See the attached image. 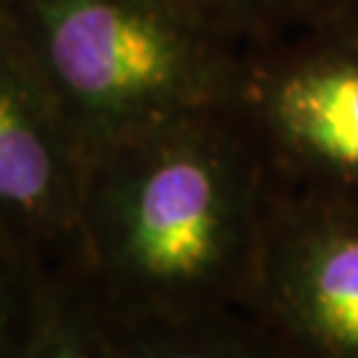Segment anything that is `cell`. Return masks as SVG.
I'll return each mask as SVG.
<instances>
[{"instance_id":"obj_1","label":"cell","mask_w":358,"mask_h":358,"mask_svg":"<svg viewBox=\"0 0 358 358\" xmlns=\"http://www.w3.org/2000/svg\"><path fill=\"white\" fill-rule=\"evenodd\" d=\"M215 109V106H213ZM213 109L83 162L75 271L112 321L217 284L236 244V167Z\"/></svg>"},{"instance_id":"obj_4","label":"cell","mask_w":358,"mask_h":358,"mask_svg":"<svg viewBox=\"0 0 358 358\" xmlns=\"http://www.w3.org/2000/svg\"><path fill=\"white\" fill-rule=\"evenodd\" d=\"M268 112L308 152L358 173V62L282 77L268 93Z\"/></svg>"},{"instance_id":"obj_5","label":"cell","mask_w":358,"mask_h":358,"mask_svg":"<svg viewBox=\"0 0 358 358\" xmlns=\"http://www.w3.org/2000/svg\"><path fill=\"white\" fill-rule=\"evenodd\" d=\"M19 358H130L72 263L51 266Z\"/></svg>"},{"instance_id":"obj_7","label":"cell","mask_w":358,"mask_h":358,"mask_svg":"<svg viewBox=\"0 0 358 358\" xmlns=\"http://www.w3.org/2000/svg\"><path fill=\"white\" fill-rule=\"evenodd\" d=\"M48 263L0 231V358H19L35 324Z\"/></svg>"},{"instance_id":"obj_6","label":"cell","mask_w":358,"mask_h":358,"mask_svg":"<svg viewBox=\"0 0 358 358\" xmlns=\"http://www.w3.org/2000/svg\"><path fill=\"white\" fill-rule=\"evenodd\" d=\"M306 297L321 332L358 353V236L321 244L308 266Z\"/></svg>"},{"instance_id":"obj_9","label":"cell","mask_w":358,"mask_h":358,"mask_svg":"<svg viewBox=\"0 0 358 358\" xmlns=\"http://www.w3.org/2000/svg\"><path fill=\"white\" fill-rule=\"evenodd\" d=\"M183 6H189L192 11H196L199 16H205L213 27H217L223 19H231L236 13H242L244 8L255 6L257 0H178Z\"/></svg>"},{"instance_id":"obj_8","label":"cell","mask_w":358,"mask_h":358,"mask_svg":"<svg viewBox=\"0 0 358 358\" xmlns=\"http://www.w3.org/2000/svg\"><path fill=\"white\" fill-rule=\"evenodd\" d=\"M115 327L130 358H236L234 353L223 350L217 343H210L205 337H189L180 332L143 334L141 329L128 332L120 324Z\"/></svg>"},{"instance_id":"obj_3","label":"cell","mask_w":358,"mask_h":358,"mask_svg":"<svg viewBox=\"0 0 358 358\" xmlns=\"http://www.w3.org/2000/svg\"><path fill=\"white\" fill-rule=\"evenodd\" d=\"M83 157L0 27V231L48 266L80 252Z\"/></svg>"},{"instance_id":"obj_2","label":"cell","mask_w":358,"mask_h":358,"mask_svg":"<svg viewBox=\"0 0 358 358\" xmlns=\"http://www.w3.org/2000/svg\"><path fill=\"white\" fill-rule=\"evenodd\" d=\"M0 27L83 162L213 109L231 83L217 27L178 0H0Z\"/></svg>"}]
</instances>
